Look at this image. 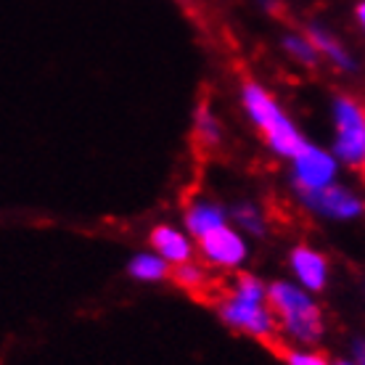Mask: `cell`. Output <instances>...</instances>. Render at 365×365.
I'll use <instances>...</instances> for the list:
<instances>
[{
	"instance_id": "obj_1",
	"label": "cell",
	"mask_w": 365,
	"mask_h": 365,
	"mask_svg": "<svg viewBox=\"0 0 365 365\" xmlns=\"http://www.w3.org/2000/svg\"><path fill=\"white\" fill-rule=\"evenodd\" d=\"M212 304L228 329L247 334L270 349L283 344L278 320L270 307V286L262 278L252 273H236L228 283L220 286Z\"/></svg>"
},
{
	"instance_id": "obj_2",
	"label": "cell",
	"mask_w": 365,
	"mask_h": 365,
	"mask_svg": "<svg viewBox=\"0 0 365 365\" xmlns=\"http://www.w3.org/2000/svg\"><path fill=\"white\" fill-rule=\"evenodd\" d=\"M238 96H241V109H244V114H247L249 122L259 133L262 143L275 156L292 159L307 143L304 135H302V130L297 128V122L283 111L278 98L267 91L265 85H259L257 80H244Z\"/></svg>"
},
{
	"instance_id": "obj_3",
	"label": "cell",
	"mask_w": 365,
	"mask_h": 365,
	"mask_svg": "<svg viewBox=\"0 0 365 365\" xmlns=\"http://www.w3.org/2000/svg\"><path fill=\"white\" fill-rule=\"evenodd\" d=\"M270 307L278 320L283 341H294V347L318 344L326 334V318L318 299L304 286L294 281L270 283Z\"/></svg>"
},
{
	"instance_id": "obj_4",
	"label": "cell",
	"mask_w": 365,
	"mask_h": 365,
	"mask_svg": "<svg viewBox=\"0 0 365 365\" xmlns=\"http://www.w3.org/2000/svg\"><path fill=\"white\" fill-rule=\"evenodd\" d=\"M334 119V154L349 167L365 162V103L355 96H336L331 103Z\"/></svg>"
},
{
	"instance_id": "obj_5",
	"label": "cell",
	"mask_w": 365,
	"mask_h": 365,
	"mask_svg": "<svg viewBox=\"0 0 365 365\" xmlns=\"http://www.w3.org/2000/svg\"><path fill=\"white\" fill-rule=\"evenodd\" d=\"M289 162H292V182L299 196L302 193L323 191V188H329V185L336 182L339 156L334 151L315 146L310 140Z\"/></svg>"
},
{
	"instance_id": "obj_6",
	"label": "cell",
	"mask_w": 365,
	"mask_h": 365,
	"mask_svg": "<svg viewBox=\"0 0 365 365\" xmlns=\"http://www.w3.org/2000/svg\"><path fill=\"white\" fill-rule=\"evenodd\" d=\"M196 252L204 259V265L212 267V270H222V273L238 270L249 257L247 233L225 222V225L196 238Z\"/></svg>"
},
{
	"instance_id": "obj_7",
	"label": "cell",
	"mask_w": 365,
	"mask_h": 365,
	"mask_svg": "<svg viewBox=\"0 0 365 365\" xmlns=\"http://www.w3.org/2000/svg\"><path fill=\"white\" fill-rule=\"evenodd\" d=\"M299 199L312 215L326 217V220H339V222L357 220L365 212L363 196H357L355 191H349V188L339 185V182H334V185H329V188H323V191L302 193Z\"/></svg>"
},
{
	"instance_id": "obj_8",
	"label": "cell",
	"mask_w": 365,
	"mask_h": 365,
	"mask_svg": "<svg viewBox=\"0 0 365 365\" xmlns=\"http://www.w3.org/2000/svg\"><path fill=\"white\" fill-rule=\"evenodd\" d=\"M289 267L297 283L312 294L323 292L329 283V257L310 244H297L289 252Z\"/></svg>"
},
{
	"instance_id": "obj_9",
	"label": "cell",
	"mask_w": 365,
	"mask_h": 365,
	"mask_svg": "<svg viewBox=\"0 0 365 365\" xmlns=\"http://www.w3.org/2000/svg\"><path fill=\"white\" fill-rule=\"evenodd\" d=\"M148 244H151V249H154L156 255L165 257L173 267L193 262V257H196V244H193L191 233L175 228V225H167V222H162V225H156L151 230Z\"/></svg>"
},
{
	"instance_id": "obj_10",
	"label": "cell",
	"mask_w": 365,
	"mask_h": 365,
	"mask_svg": "<svg viewBox=\"0 0 365 365\" xmlns=\"http://www.w3.org/2000/svg\"><path fill=\"white\" fill-rule=\"evenodd\" d=\"M173 281L180 286L182 292H188L193 299H201V302H215L217 297L220 286L222 283L212 275V267H207L204 262H185V265H178L173 267Z\"/></svg>"
},
{
	"instance_id": "obj_11",
	"label": "cell",
	"mask_w": 365,
	"mask_h": 365,
	"mask_svg": "<svg viewBox=\"0 0 365 365\" xmlns=\"http://www.w3.org/2000/svg\"><path fill=\"white\" fill-rule=\"evenodd\" d=\"M182 220H185V230L193 236V241L201 238L204 233H210V230L230 222L228 212L210 199H191L188 201V204H185V215H182Z\"/></svg>"
},
{
	"instance_id": "obj_12",
	"label": "cell",
	"mask_w": 365,
	"mask_h": 365,
	"mask_svg": "<svg viewBox=\"0 0 365 365\" xmlns=\"http://www.w3.org/2000/svg\"><path fill=\"white\" fill-rule=\"evenodd\" d=\"M193 143L201 154H212L222 146V125L210 103H201L193 114Z\"/></svg>"
},
{
	"instance_id": "obj_13",
	"label": "cell",
	"mask_w": 365,
	"mask_h": 365,
	"mask_svg": "<svg viewBox=\"0 0 365 365\" xmlns=\"http://www.w3.org/2000/svg\"><path fill=\"white\" fill-rule=\"evenodd\" d=\"M128 273L135 278V281L143 283H159L173 278V265L167 262L165 257H159L156 252H143V255H135L130 259Z\"/></svg>"
},
{
	"instance_id": "obj_14",
	"label": "cell",
	"mask_w": 365,
	"mask_h": 365,
	"mask_svg": "<svg viewBox=\"0 0 365 365\" xmlns=\"http://www.w3.org/2000/svg\"><path fill=\"white\" fill-rule=\"evenodd\" d=\"M307 35H310L312 46L318 48V53L326 56L336 69H341V72H352V69H355V58L347 53V48L341 46L334 35H329V32H323V29H318V27H312Z\"/></svg>"
},
{
	"instance_id": "obj_15",
	"label": "cell",
	"mask_w": 365,
	"mask_h": 365,
	"mask_svg": "<svg viewBox=\"0 0 365 365\" xmlns=\"http://www.w3.org/2000/svg\"><path fill=\"white\" fill-rule=\"evenodd\" d=\"M230 220L238 225V230H244L247 236H262L267 230V217L265 212L259 210L252 201H238L230 210Z\"/></svg>"
},
{
	"instance_id": "obj_16",
	"label": "cell",
	"mask_w": 365,
	"mask_h": 365,
	"mask_svg": "<svg viewBox=\"0 0 365 365\" xmlns=\"http://www.w3.org/2000/svg\"><path fill=\"white\" fill-rule=\"evenodd\" d=\"M283 51L292 56L294 61H299L304 66H312L318 64V48L312 46L310 35H286L283 37Z\"/></svg>"
},
{
	"instance_id": "obj_17",
	"label": "cell",
	"mask_w": 365,
	"mask_h": 365,
	"mask_svg": "<svg viewBox=\"0 0 365 365\" xmlns=\"http://www.w3.org/2000/svg\"><path fill=\"white\" fill-rule=\"evenodd\" d=\"M273 352H278L286 365H331V360L323 352L310 347H283V344H278Z\"/></svg>"
},
{
	"instance_id": "obj_18",
	"label": "cell",
	"mask_w": 365,
	"mask_h": 365,
	"mask_svg": "<svg viewBox=\"0 0 365 365\" xmlns=\"http://www.w3.org/2000/svg\"><path fill=\"white\" fill-rule=\"evenodd\" d=\"M352 363L365 365V339H357L355 347H352Z\"/></svg>"
},
{
	"instance_id": "obj_19",
	"label": "cell",
	"mask_w": 365,
	"mask_h": 365,
	"mask_svg": "<svg viewBox=\"0 0 365 365\" xmlns=\"http://www.w3.org/2000/svg\"><path fill=\"white\" fill-rule=\"evenodd\" d=\"M357 21H360V27H363V32H365V0L357 6Z\"/></svg>"
},
{
	"instance_id": "obj_20",
	"label": "cell",
	"mask_w": 365,
	"mask_h": 365,
	"mask_svg": "<svg viewBox=\"0 0 365 365\" xmlns=\"http://www.w3.org/2000/svg\"><path fill=\"white\" fill-rule=\"evenodd\" d=\"M360 173H363V180H365V162H363V167H360Z\"/></svg>"
},
{
	"instance_id": "obj_21",
	"label": "cell",
	"mask_w": 365,
	"mask_h": 365,
	"mask_svg": "<svg viewBox=\"0 0 365 365\" xmlns=\"http://www.w3.org/2000/svg\"><path fill=\"white\" fill-rule=\"evenodd\" d=\"M336 365H355V363H336Z\"/></svg>"
}]
</instances>
